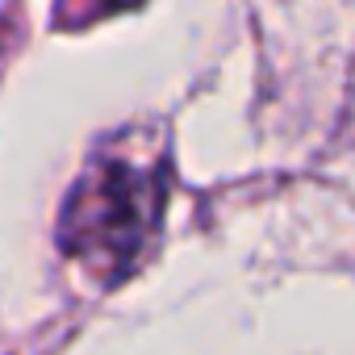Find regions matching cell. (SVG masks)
Returning <instances> with one entry per match:
<instances>
[{"label": "cell", "instance_id": "cell-1", "mask_svg": "<svg viewBox=\"0 0 355 355\" xmlns=\"http://www.w3.org/2000/svg\"><path fill=\"white\" fill-rule=\"evenodd\" d=\"M163 184L155 171L105 159L76 184L63 209V247L96 276H121L155 234Z\"/></svg>", "mask_w": 355, "mask_h": 355}]
</instances>
